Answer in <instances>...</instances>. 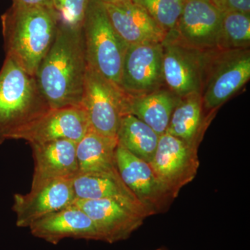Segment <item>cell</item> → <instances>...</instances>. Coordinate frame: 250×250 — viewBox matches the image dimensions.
Returning a JSON list of instances; mask_svg holds the SVG:
<instances>
[{"label":"cell","mask_w":250,"mask_h":250,"mask_svg":"<svg viewBox=\"0 0 250 250\" xmlns=\"http://www.w3.org/2000/svg\"><path fill=\"white\" fill-rule=\"evenodd\" d=\"M87 63L82 28L59 24L35 79L51 109L81 106Z\"/></svg>","instance_id":"1"},{"label":"cell","mask_w":250,"mask_h":250,"mask_svg":"<svg viewBox=\"0 0 250 250\" xmlns=\"http://www.w3.org/2000/svg\"><path fill=\"white\" fill-rule=\"evenodd\" d=\"M1 21L6 56L35 76L57 34L59 22L55 11L12 4Z\"/></svg>","instance_id":"2"},{"label":"cell","mask_w":250,"mask_h":250,"mask_svg":"<svg viewBox=\"0 0 250 250\" xmlns=\"http://www.w3.org/2000/svg\"><path fill=\"white\" fill-rule=\"evenodd\" d=\"M50 109L35 77L6 56L0 70V144Z\"/></svg>","instance_id":"3"},{"label":"cell","mask_w":250,"mask_h":250,"mask_svg":"<svg viewBox=\"0 0 250 250\" xmlns=\"http://www.w3.org/2000/svg\"><path fill=\"white\" fill-rule=\"evenodd\" d=\"M82 32L88 66L119 86L128 45L115 30L105 5L100 0H90Z\"/></svg>","instance_id":"4"},{"label":"cell","mask_w":250,"mask_h":250,"mask_svg":"<svg viewBox=\"0 0 250 250\" xmlns=\"http://www.w3.org/2000/svg\"><path fill=\"white\" fill-rule=\"evenodd\" d=\"M250 79L249 49H220L210 52L202 92L204 109L216 110Z\"/></svg>","instance_id":"5"},{"label":"cell","mask_w":250,"mask_h":250,"mask_svg":"<svg viewBox=\"0 0 250 250\" xmlns=\"http://www.w3.org/2000/svg\"><path fill=\"white\" fill-rule=\"evenodd\" d=\"M127 95L119 86L87 67L81 106L83 108L90 129L117 140L122 117L126 115Z\"/></svg>","instance_id":"6"},{"label":"cell","mask_w":250,"mask_h":250,"mask_svg":"<svg viewBox=\"0 0 250 250\" xmlns=\"http://www.w3.org/2000/svg\"><path fill=\"white\" fill-rule=\"evenodd\" d=\"M163 49V78L167 90L179 98L202 95L211 52H202L167 37Z\"/></svg>","instance_id":"7"},{"label":"cell","mask_w":250,"mask_h":250,"mask_svg":"<svg viewBox=\"0 0 250 250\" xmlns=\"http://www.w3.org/2000/svg\"><path fill=\"white\" fill-rule=\"evenodd\" d=\"M222 19L212 0H185L177 25L166 37L202 52L220 50Z\"/></svg>","instance_id":"8"},{"label":"cell","mask_w":250,"mask_h":250,"mask_svg":"<svg viewBox=\"0 0 250 250\" xmlns=\"http://www.w3.org/2000/svg\"><path fill=\"white\" fill-rule=\"evenodd\" d=\"M197 149L167 133L159 137L149 164L174 199L178 196L182 188L196 177L200 166Z\"/></svg>","instance_id":"9"},{"label":"cell","mask_w":250,"mask_h":250,"mask_svg":"<svg viewBox=\"0 0 250 250\" xmlns=\"http://www.w3.org/2000/svg\"><path fill=\"white\" fill-rule=\"evenodd\" d=\"M163 51V42L127 46L119 85L126 95L141 96L160 89L164 84Z\"/></svg>","instance_id":"10"},{"label":"cell","mask_w":250,"mask_h":250,"mask_svg":"<svg viewBox=\"0 0 250 250\" xmlns=\"http://www.w3.org/2000/svg\"><path fill=\"white\" fill-rule=\"evenodd\" d=\"M116 162L123 182L152 215L168 209L174 199L149 163L136 157L118 144Z\"/></svg>","instance_id":"11"},{"label":"cell","mask_w":250,"mask_h":250,"mask_svg":"<svg viewBox=\"0 0 250 250\" xmlns=\"http://www.w3.org/2000/svg\"><path fill=\"white\" fill-rule=\"evenodd\" d=\"M75 201L72 179H56L31 189L25 195L15 194L12 210L16 215V226L29 228L39 219L72 205Z\"/></svg>","instance_id":"12"},{"label":"cell","mask_w":250,"mask_h":250,"mask_svg":"<svg viewBox=\"0 0 250 250\" xmlns=\"http://www.w3.org/2000/svg\"><path fill=\"white\" fill-rule=\"evenodd\" d=\"M90 130L86 113L82 106L50 109L14 136L29 144L58 140L78 143Z\"/></svg>","instance_id":"13"},{"label":"cell","mask_w":250,"mask_h":250,"mask_svg":"<svg viewBox=\"0 0 250 250\" xmlns=\"http://www.w3.org/2000/svg\"><path fill=\"white\" fill-rule=\"evenodd\" d=\"M73 204L91 218L103 241L111 244L129 238L146 218L137 210L116 200H75Z\"/></svg>","instance_id":"14"},{"label":"cell","mask_w":250,"mask_h":250,"mask_svg":"<svg viewBox=\"0 0 250 250\" xmlns=\"http://www.w3.org/2000/svg\"><path fill=\"white\" fill-rule=\"evenodd\" d=\"M29 229L32 236L53 245L65 238L103 241L91 218L74 204L39 219Z\"/></svg>","instance_id":"15"},{"label":"cell","mask_w":250,"mask_h":250,"mask_svg":"<svg viewBox=\"0 0 250 250\" xmlns=\"http://www.w3.org/2000/svg\"><path fill=\"white\" fill-rule=\"evenodd\" d=\"M30 146L34 161L31 189L56 179H73L78 174L77 143L58 140Z\"/></svg>","instance_id":"16"},{"label":"cell","mask_w":250,"mask_h":250,"mask_svg":"<svg viewBox=\"0 0 250 250\" xmlns=\"http://www.w3.org/2000/svg\"><path fill=\"white\" fill-rule=\"evenodd\" d=\"M115 30L127 45L163 42L167 33L154 21L143 7L131 0L115 4H105Z\"/></svg>","instance_id":"17"},{"label":"cell","mask_w":250,"mask_h":250,"mask_svg":"<svg viewBox=\"0 0 250 250\" xmlns=\"http://www.w3.org/2000/svg\"><path fill=\"white\" fill-rule=\"evenodd\" d=\"M75 200H113L137 210L146 218L152 213L123 182L119 173L79 172L72 179Z\"/></svg>","instance_id":"18"},{"label":"cell","mask_w":250,"mask_h":250,"mask_svg":"<svg viewBox=\"0 0 250 250\" xmlns=\"http://www.w3.org/2000/svg\"><path fill=\"white\" fill-rule=\"evenodd\" d=\"M180 98L169 90L131 97L127 95L126 115L131 114L144 122L159 136L165 134L171 116Z\"/></svg>","instance_id":"19"},{"label":"cell","mask_w":250,"mask_h":250,"mask_svg":"<svg viewBox=\"0 0 250 250\" xmlns=\"http://www.w3.org/2000/svg\"><path fill=\"white\" fill-rule=\"evenodd\" d=\"M117 146V140L105 137L90 129L77 143L79 172L119 173L116 162Z\"/></svg>","instance_id":"20"},{"label":"cell","mask_w":250,"mask_h":250,"mask_svg":"<svg viewBox=\"0 0 250 250\" xmlns=\"http://www.w3.org/2000/svg\"><path fill=\"white\" fill-rule=\"evenodd\" d=\"M200 93L182 97L176 105L166 133L198 147L206 121Z\"/></svg>","instance_id":"21"},{"label":"cell","mask_w":250,"mask_h":250,"mask_svg":"<svg viewBox=\"0 0 250 250\" xmlns=\"http://www.w3.org/2000/svg\"><path fill=\"white\" fill-rule=\"evenodd\" d=\"M159 136L147 124L131 114L122 117L117 134L118 144L136 157L150 163Z\"/></svg>","instance_id":"22"},{"label":"cell","mask_w":250,"mask_h":250,"mask_svg":"<svg viewBox=\"0 0 250 250\" xmlns=\"http://www.w3.org/2000/svg\"><path fill=\"white\" fill-rule=\"evenodd\" d=\"M250 43V14L223 13L220 49H247Z\"/></svg>","instance_id":"23"},{"label":"cell","mask_w":250,"mask_h":250,"mask_svg":"<svg viewBox=\"0 0 250 250\" xmlns=\"http://www.w3.org/2000/svg\"><path fill=\"white\" fill-rule=\"evenodd\" d=\"M147 11L166 32L173 30L183 11L185 0H131Z\"/></svg>","instance_id":"24"},{"label":"cell","mask_w":250,"mask_h":250,"mask_svg":"<svg viewBox=\"0 0 250 250\" xmlns=\"http://www.w3.org/2000/svg\"><path fill=\"white\" fill-rule=\"evenodd\" d=\"M90 0H52V8L59 24L71 28H82Z\"/></svg>","instance_id":"25"},{"label":"cell","mask_w":250,"mask_h":250,"mask_svg":"<svg viewBox=\"0 0 250 250\" xmlns=\"http://www.w3.org/2000/svg\"><path fill=\"white\" fill-rule=\"evenodd\" d=\"M216 6L223 13L239 12L250 14V0H220Z\"/></svg>","instance_id":"26"},{"label":"cell","mask_w":250,"mask_h":250,"mask_svg":"<svg viewBox=\"0 0 250 250\" xmlns=\"http://www.w3.org/2000/svg\"><path fill=\"white\" fill-rule=\"evenodd\" d=\"M13 4L26 7L52 8V0H13Z\"/></svg>","instance_id":"27"},{"label":"cell","mask_w":250,"mask_h":250,"mask_svg":"<svg viewBox=\"0 0 250 250\" xmlns=\"http://www.w3.org/2000/svg\"><path fill=\"white\" fill-rule=\"evenodd\" d=\"M100 1H101L102 2L105 4H115L130 1V0H100Z\"/></svg>","instance_id":"28"},{"label":"cell","mask_w":250,"mask_h":250,"mask_svg":"<svg viewBox=\"0 0 250 250\" xmlns=\"http://www.w3.org/2000/svg\"><path fill=\"white\" fill-rule=\"evenodd\" d=\"M212 1H213V3H214L215 6H217L218 3L220 2V0H212Z\"/></svg>","instance_id":"29"},{"label":"cell","mask_w":250,"mask_h":250,"mask_svg":"<svg viewBox=\"0 0 250 250\" xmlns=\"http://www.w3.org/2000/svg\"><path fill=\"white\" fill-rule=\"evenodd\" d=\"M168 250L166 249V248H159V249H156V250Z\"/></svg>","instance_id":"30"}]
</instances>
